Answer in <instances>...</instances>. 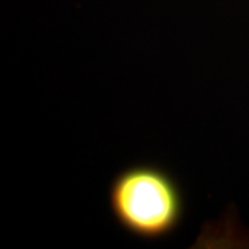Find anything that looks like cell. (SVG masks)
Here are the masks:
<instances>
[{
    "mask_svg": "<svg viewBox=\"0 0 249 249\" xmlns=\"http://www.w3.org/2000/svg\"><path fill=\"white\" fill-rule=\"evenodd\" d=\"M108 204L124 231L143 240L172 234L185 213L179 183L166 170L150 164L118 173L108 188Z\"/></svg>",
    "mask_w": 249,
    "mask_h": 249,
    "instance_id": "1",
    "label": "cell"
}]
</instances>
